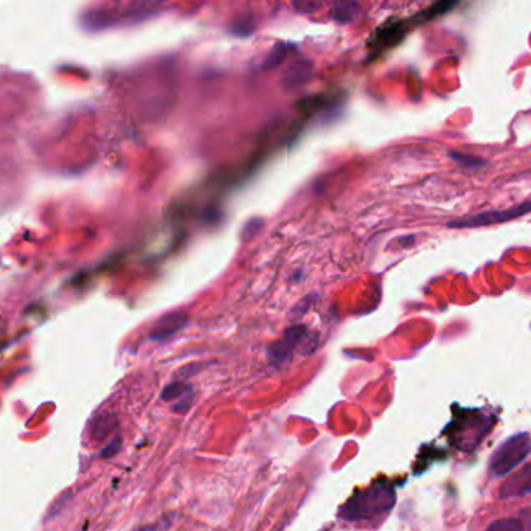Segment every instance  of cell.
<instances>
[{
  "mask_svg": "<svg viewBox=\"0 0 531 531\" xmlns=\"http://www.w3.org/2000/svg\"><path fill=\"white\" fill-rule=\"evenodd\" d=\"M362 6L356 0H334L331 5V17L337 24L354 22L361 16Z\"/></svg>",
  "mask_w": 531,
  "mask_h": 531,
  "instance_id": "8",
  "label": "cell"
},
{
  "mask_svg": "<svg viewBox=\"0 0 531 531\" xmlns=\"http://www.w3.org/2000/svg\"><path fill=\"white\" fill-rule=\"evenodd\" d=\"M188 323V317L184 312H174L166 314V316L160 317L152 326V339L163 340L171 337V335L177 334L179 331L184 330Z\"/></svg>",
  "mask_w": 531,
  "mask_h": 531,
  "instance_id": "6",
  "label": "cell"
},
{
  "mask_svg": "<svg viewBox=\"0 0 531 531\" xmlns=\"http://www.w3.org/2000/svg\"><path fill=\"white\" fill-rule=\"evenodd\" d=\"M286 54H288V45L284 44H278L275 45L274 48H272L270 53L266 56L264 59V64H263V68H270V67H275L277 64H279L284 58Z\"/></svg>",
  "mask_w": 531,
  "mask_h": 531,
  "instance_id": "9",
  "label": "cell"
},
{
  "mask_svg": "<svg viewBox=\"0 0 531 531\" xmlns=\"http://www.w3.org/2000/svg\"><path fill=\"white\" fill-rule=\"evenodd\" d=\"M405 30H407V22H402V20L401 22H388L382 25L373 34L374 48H387L398 44L404 38Z\"/></svg>",
  "mask_w": 531,
  "mask_h": 531,
  "instance_id": "7",
  "label": "cell"
},
{
  "mask_svg": "<svg viewBox=\"0 0 531 531\" xmlns=\"http://www.w3.org/2000/svg\"><path fill=\"white\" fill-rule=\"evenodd\" d=\"M522 517H523V521L527 522V525L531 531V509H525V511H522Z\"/></svg>",
  "mask_w": 531,
  "mask_h": 531,
  "instance_id": "14",
  "label": "cell"
},
{
  "mask_svg": "<svg viewBox=\"0 0 531 531\" xmlns=\"http://www.w3.org/2000/svg\"><path fill=\"white\" fill-rule=\"evenodd\" d=\"M531 452V437L528 433H517V435L503 442L497 451L493 453L489 461V471L495 477H503L519 466Z\"/></svg>",
  "mask_w": 531,
  "mask_h": 531,
  "instance_id": "2",
  "label": "cell"
},
{
  "mask_svg": "<svg viewBox=\"0 0 531 531\" xmlns=\"http://www.w3.org/2000/svg\"><path fill=\"white\" fill-rule=\"evenodd\" d=\"M325 0H293V8L302 14L317 13L323 6Z\"/></svg>",
  "mask_w": 531,
  "mask_h": 531,
  "instance_id": "13",
  "label": "cell"
},
{
  "mask_svg": "<svg viewBox=\"0 0 531 531\" xmlns=\"http://www.w3.org/2000/svg\"><path fill=\"white\" fill-rule=\"evenodd\" d=\"M310 67L311 66L305 61L298 62V64H296L291 68L292 73L288 75V78H286V84H296V78H298V82L305 81L307 76H310Z\"/></svg>",
  "mask_w": 531,
  "mask_h": 531,
  "instance_id": "12",
  "label": "cell"
},
{
  "mask_svg": "<svg viewBox=\"0 0 531 531\" xmlns=\"http://www.w3.org/2000/svg\"><path fill=\"white\" fill-rule=\"evenodd\" d=\"M306 334L305 326H292L289 328L286 334L283 335L282 340H278L277 344H274L269 349L270 358L275 362H284L289 359V356L292 354L293 349L297 348L300 344V340H303Z\"/></svg>",
  "mask_w": 531,
  "mask_h": 531,
  "instance_id": "5",
  "label": "cell"
},
{
  "mask_svg": "<svg viewBox=\"0 0 531 531\" xmlns=\"http://www.w3.org/2000/svg\"><path fill=\"white\" fill-rule=\"evenodd\" d=\"M530 212H531V201L523 202V204L516 205L508 210H491V212L466 216V218L463 219L449 222L447 226H449L451 228H474V227H481V226H493V224H500V222L517 219Z\"/></svg>",
  "mask_w": 531,
  "mask_h": 531,
  "instance_id": "3",
  "label": "cell"
},
{
  "mask_svg": "<svg viewBox=\"0 0 531 531\" xmlns=\"http://www.w3.org/2000/svg\"><path fill=\"white\" fill-rule=\"evenodd\" d=\"M187 391H190V387L185 386L184 382L180 381H176V382H171L170 386H166L163 393H162V398L166 401H173V400H179V398L184 396Z\"/></svg>",
  "mask_w": 531,
  "mask_h": 531,
  "instance_id": "11",
  "label": "cell"
},
{
  "mask_svg": "<svg viewBox=\"0 0 531 531\" xmlns=\"http://www.w3.org/2000/svg\"><path fill=\"white\" fill-rule=\"evenodd\" d=\"M531 494V463L521 467L500 486V497L516 499Z\"/></svg>",
  "mask_w": 531,
  "mask_h": 531,
  "instance_id": "4",
  "label": "cell"
},
{
  "mask_svg": "<svg viewBox=\"0 0 531 531\" xmlns=\"http://www.w3.org/2000/svg\"><path fill=\"white\" fill-rule=\"evenodd\" d=\"M486 531H523V523L519 519H499L494 521Z\"/></svg>",
  "mask_w": 531,
  "mask_h": 531,
  "instance_id": "10",
  "label": "cell"
},
{
  "mask_svg": "<svg viewBox=\"0 0 531 531\" xmlns=\"http://www.w3.org/2000/svg\"><path fill=\"white\" fill-rule=\"evenodd\" d=\"M395 503V495L390 488L376 485L367 489L361 495H356L349 500L348 505L342 511L345 519H374V517L387 513Z\"/></svg>",
  "mask_w": 531,
  "mask_h": 531,
  "instance_id": "1",
  "label": "cell"
}]
</instances>
